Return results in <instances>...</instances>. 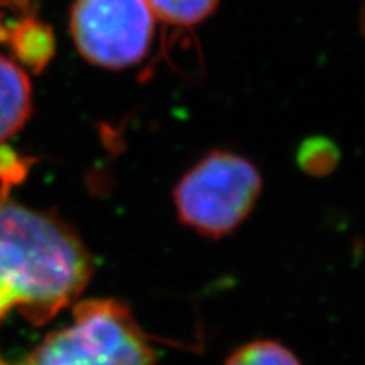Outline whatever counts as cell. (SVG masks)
Returning <instances> with one entry per match:
<instances>
[{"instance_id": "8fae6325", "label": "cell", "mask_w": 365, "mask_h": 365, "mask_svg": "<svg viewBox=\"0 0 365 365\" xmlns=\"http://www.w3.org/2000/svg\"><path fill=\"white\" fill-rule=\"evenodd\" d=\"M0 365H9V364L6 362V360H4V359H2V355H0Z\"/></svg>"}, {"instance_id": "ba28073f", "label": "cell", "mask_w": 365, "mask_h": 365, "mask_svg": "<svg viewBox=\"0 0 365 365\" xmlns=\"http://www.w3.org/2000/svg\"><path fill=\"white\" fill-rule=\"evenodd\" d=\"M225 365H301V362L289 349L277 341L255 340L235 350Z\"/></svg>"}, {"instance_id": "9c48e42d", "label": "cell", "mask_w": 365, "mask_h": 365, "mask_svg": "<svg viewBox=\"0 0 365 365\" xmlns=\"http://www.w3.org/2000/svg\"><path fill=\"white\" fill-rule=\"evenodd\" d=\"M299 163L312 175H323L336 163V150L325 139H309L301 148Z\"/></svg>"}, {"instance_id": "7a4b0ae2", "label": "cell", "mask_w": 365, "mask_h": 365, "mask_svg": "<svg viewBox=\"0 0 365 365\" xmlns=\"http://www.w3.org/2000/svg\"><path fill=\"white\" fill-rule=\"evenodd\" d=\"M14 365H158L148 335L120 301L86 299L68 327L49 333Z\"/></svg>"}, {"instance_id": "52a82bcc", "label": "cell", "mask_w": 365, "mask_h": 365, "mask_svg": "<svg viewBox=\"0 0 365 365\" xmlns=\"http://www.w3.org/2000/svg\"><path fill=\"white\" fill-rule=\"evenodd\" d=\"M154 17L173 26L191 27L200 24L215 11L218 0H145Z\"/></svg>"}, {"instance_id": "6da1fadb", "label": "cell", "mask_w": 365, "mask_h": 365, "mask_svg": "<svg viewBox=\"0 0 365 365\" xmlns=\"http://www.w3.org/2000/svg\"><path fill=\"white\" fill-rule=\"evenodd\" d=\"M91 274L93 257L76 232L0 182V322L19 312L44 325L83 293Z\"/></svg>"}, {"instance_id": "5b68a950", "label": "cell", "mask_w": 365, "mask_h": 365, "mask_svg": "<svg viewBox=\"0 0 365 365\" xmlns=\"http://www.w3.org/2000/svg\"><path fill=\"white\" fill-rule=\"evenodd\" d=\"M29 112V78L16 63L0 56V143L26 124Z\"/></svg>"}, {"instance_id": "8992f818", "label": "cell", "mask_w": 365, "mask_h": 365, "mask_svg": "<svg viewBox=\"0 0 365 365\" xmlns=\"http://www.w3.org/2000/svg\"><path fill=\"white\" fill-rule=\"evenodd\" d=\"M14 49L26 65L34 70L43 68L54 51L51 31L34 19H27L16 27L12 34Z\"/></svg>"}, {"instance_id": "3957f363", "label": "cell", "mask_w": 365, "mask_h": 365, "mask_svg": "<svg viewBox=\"0 0 365 365\" xmlns=\"http://www.w3.org/2000/svg\"><path fill=\"white\" fill-rule=\"evenodd\" d=\"M261 190L262 178L249 159L213 150L178 181L175 207L186 227L220 239L250 215Z\"/></svg>"}, {"instance_id": "30bf717a", "label": "cell", "mask_w": 365, "mask_h": 365, "mask_svg": "<svg viewBox=\"0 0 365 365\" xmlns=\"http://www.w3.org/2000/svg\"><path fill=\"white\" fill-rule=\"evenodd\" d=\"M24 175V161H19L16 154L11 153V150L0 148V182H4V185L11 188L14 182L19 181Z\"/></svg>"}, {"instance_id": "277c9868", "label": "cell", "mask_w": 365, "mask_h": 365, "mask_svg": "<svg viewBox=\"0 0 365 365\" xmlns=\"http://www.w3.org/2000/svg\"><path fill=\"white\" fill-rule=\"evenodd\" d=\"M71 36L81 56L102 68H129L144 59L154 36L145 0H76Z\"/></svg>"}]
</instances>
